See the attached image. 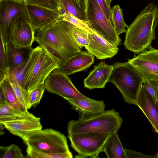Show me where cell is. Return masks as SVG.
Instances as JSON below:
<instances>
[{"label":"cell","mask_w":158,"mask_h":158,"mask_svg":"<svg viewBox=\"0 0 158 158\" xmlns=\"http://www.w3.org/2000/svg\"><path fill=\"white\" fill-rule=\"evenodd\" d=\"M75 27L60 19L39 30L35 41L46 47L62 63L81 51L74 36Z\"/></svg>","instance_id":"obj_1"},{"label":"cell","mask_w":158,"mask_h":158,"mask_svg":"<svg viewBox=\"0 0 158 158\" xmlns=\"http://www.w3.org/2000/svg\"><path fill=\"white\" fill-rule=\"evenodd\" d=\"M158 21V8L155 4H147L127 28L123 45L135 54L152 48L156 39Z\"/></svg>","instance_id":"obj_2"},{"label":"cell","mask_w":158,"mask_h":158,"mask_svg":"<svg viewBox=\"0 0 158 158\" xmlns=\"http://www.w3.org/2000/svg\"><path fill=\"white\" fill-rule=\"evenodd\" d=\"M61 62L45 47L39 45L33 48L26 64L23 89L29 94L44 81L49 75L58 69Z\"/></svg>","instance_id":"obj_3"},{"label":"cell","mask_w":158,"mask_h":158,"mask_svg":"<svg viewBox=\"0 0 158 158\" xmlns=\"http://www.w3.org/2000/svg\"><path fill=\"white\" fill-rule=\"evenodd\" d=\"M123 120L118 112L114 109L90 115H80L77 120H72L68 123V135L91 132H117Z\"/></svg>","instance_id":"obj_4"},{"label":"cell","mask_w":158,"mask_h":158,"mask_svg":"<svg viewBox=\"0 0 158 158\" xmlns=\"http://www.w3.org/2000/svg\"><path fill=\"white\" fill-rule=\"evenodd\" d=\"M108 81L121 93L125 102L137 105L139 94L143 85V77L128 61L115 62Z\"/></svg>","instance_id":"obj_5"},{"label":"cell","mask_w":158,"mask_h":158,"mask_svg":"<svg viewBox=\"0 0 158 158\" xmlns=\"http://www.w3.org/2000/svg\"><path fill=\"white\" fill-rule=\"evenodd\" d=\"M23 140L27 147L40 152L58 154L70 151L66 137L51 128L37 131Z\"/></svg>","instance_id":"obj_6"},{"label":"cell","mask_w":158,"mask_h":158,"mask_svg":"<svg viewBox=\"0 0 158 158\" xmlns=\"http://www.w3.org/2000/svg\"><path fill=\"white\" fill-rule=\"evenodd\" d=\"M90 29L109 42L118 46L122 40L110 20L105 16L97 0H88L85 14Z\"/></svg>","instance_id":"obj_7"},{"label":"cell","mask_w":158,"mask_h":158,"mask_svg":"<svg viewBox=\"0 0 158 158\" xmlns=\"http://www.w3.org/2000/svg\"><path fill=\"white\" fill-rule=\"evenodd\" d=\"M110 133L91 132L68 135L71 146L77 154L78 158H99Z\"/></svg>","instance_id":"obj_8"},{"label":"cell","mask_w":158,"mask_h":158,"mask_svg":"<svg viewBox=\"0 0 158 158\" xmlns=\"http://www.w3.org/2000/svg\"><path fill=\"white\" fill-rule=\"evenodd\" d=\"M20 16L30 23L23 0H0V33L5 43L8 42L10 27L14 18Z\"/></svg>","instance_id":"obj_9"},{"label":"cell","mask_w":158,"mask_h":158,"mask_svg":"<svg viewBox=\"0 0 158 158\" xmlns=\"http://www.w3.org/2000/svg\"><path fill=\"white\" fill-rule=\"evenodd\" d=\"M44 85L48 92L64 98L82 99L87 98L77 89L68 76L57 69L49 75L44 81Z\"/></svg>","instance_id":"obj_10"},{"label":"cell","mask_w":158,"mask_h":158,"mask_svg":"<svg viewBox=\"0 0 158 158\" xmlns=\"http://www.w3.org/2000/svg\"><path fill=\"white\" fill-rule=\"evenodd\" d=\"M128 62L143 77L158 81V50L153 48L138 53Z\"/></svg>","instance_id":"obj_11"},{"label":"cell","mask_w":158,"mask_h":158,"mask_svg":"<svg viewBox=\"0 0 158 158\" xmlns=\"http://www.w3.org/2000/svg\"><path fill=\"white\" fill-rule=\"evenodd\" d=\"M40 118L35 116L27 110L24 116L2 123L11 134L23 139L34 132L42 129Z\"/></svg>","instance_id":"obj_12"},{"label":"cell","mask_w":158,"mask_h":158,"mask_svg":"<svg viewBox=\"0 0 158 158\" xmlns=\"http://www.w3.org/2000/svg\"><path fill=\"white\" fill-rule=\"evenodd\" d=\"M35 30L20 16L14 19L10 27L8 42L20 47H31L35 41Z\"/></svg>","instance_id":"obj_13"},{"label":"cell","mask_w":158,"mask_h":158,"mask_svg":"<svg viewBox=\"0 0 158 158\" xmlns=\"http://www.w3.org/2000/svg\"><path fill=\"white\" fill-rule=\"evenodd\" d=\"M25 6L30 24L35 31L43 28L63 17L58 10L25 3Z\"/></svg>","instance_id":"obj_14"},{"label":"cell","mask_w":158,"mask_h":158,"mask_svg":"<svg viewBox=\"0 0 158 158\" xmlns=\"http://www.w3.org/2000/svg\"><path fill=\"white\" fill-rule=\"evenodd\" d=\"M88 37L89 44L85 48L97 58L102 60L111 58L118 53V46L109 42L93 31L88 32Z\"/></svg>","instance_id":"obj_15"},{"label":"cell","mask_w":158,"mask_h":158,"mask_svg":"<svg viewBox=\"0 0 158 158\" xmlns=\"http://www.w3.org/2000/svg\"><path fill=\"white\" fill-rule=\"evenodd\" d=\"M7 72L18 70L25 65L32 49L31 47H20L12 43H5ZM7 75V74H6Z\"/></svg>","instance_id":"obj_16"},{"label":"cell","mask_w":158,"mask_h":158,"mask_svg":"<svg viewBox=\"0 0 158 158\" xmlns=\"http://www.w3.org/2000/svg\"><path fill=\"white\" fill-rule=\"evenodd\" d=\"M94 56L88 51H81L61 63L57 69L67 76L85 70L94 62Z\"/></svg>","instance_id":"obj_17"},{"label":"cell","mask_w":158,"mask_h":158,"mask_svg":"<svg viewBox=\"0 0 158 158\" xmlns=\"http://www.w3.org/2000/svg\"><path fill=\"white\" fill-rule=\"evenodd\" d=\"M113 69V65H108L103 61L100 62L94 66L84 80V87L89 89L104 88Z\"/></svg>","instance_id":"obj_18"},{"label":"cell","mask_w":158,"mask_h":158,"mask_svg":"<svg viewBox=\"0 0 158 158\" xmlns=\"http://www.w3.org/2000/svg\"><path fill=\"white\" fill-rule=\"evenodd\" d=\"M137 106L147 117L153 130L158 133V103L155 104L143 85L139 94Z\"/></svg>","instance_id":"obj_19"},{"label":"cell","mask_w":158,"mask_h":158,"mask_svg":"<svg viewBox=\"0 0 158 158\" xmlns=\"http://www.w3.org/2000/svg\"><path fill=\"white\" fill-rule=\"evenodd\" d=\"M64 98L74 110L78 113L79 116L95 114L105 111L106 105L103 100H96L88 97L82 99Z\"/></svg>","instance_id":"obj_20"},{"label":"cell","mask_w":158,"mask_h":158,"mask_svg":"<svg viewBox=\"0 0 158 158\" xmlns=\"http://www.w3.org/2000/svg\"><path fill=\"white\" fill-rule=\"evenodd\" d=\"M102 152L108 158H126L125 149L117 132L111 134L105 144Z\"/></svg>","instance_id":"obj_21"},{"label":"cell","mask_w":158,"mask_h":158,"mask_svg":"<svg viewBox=\"0 0 158 158\" xmlns=\"http://www.w3.org/2000/svg\"><path fill=\"white\" fill-rule=\"evenodd\" d=\"M0 87L3 91L6 102L19 112L25 113L27 110L25 109L19 102L13 87L6 78L0 83Z\"/></svg>","instance_id":"obj_22"},{"label":"cell","mask_w":158,"mask_h":158,"mask_svg":"<svg viewBox=\"0 0 158 158\" xmlns=\"http://www.w3.org/2000/svg\"><path fill=\"white\" fill-rule=\"evenodd\" d=\"M110 20L118 35L126 32V28H127L128 26L124 21L123 10L119 5L114 6L111 9Z\"/></svg>","instance_id":"obj_23"},{"label":"cell","mask_w":158,"mask_h":158,"mask_svg":"<svg viewBox=\"0 0 158 158\" xmlns=\"http://www.w3.org/2000/svg\"><path fill=\"white\" fill-rule=\"evenodd\" d=\"M25 113L19 112L6 102L0 103V123L23 117Z\"/></svg>","instance_id":"obj_24"},{"label":"cell","mask_w":158,"mask_h":158,"mask_svg":"<svg viewBox=\"0 0 158 158\" xmlns=\"http://www.w3.org/2000/svg\"><path fill=\"white\" fill-rule=\"evenodd\" d=\"M26 157L30 158H72V152L68 151L61 153L54 154L43 152L27 147Z\"/></svg>","instance_id":"obj_25"},{"label":"cell","mask_w":158,"mask_h":158,"mask_svg":"<svg viewBox=\"0 0 158 158\" xmlns=\"http://www.w3.org/2000/svg\"><path fill=\"white\" fill-rule=\"evenodd\" d=\"M0 157L1 158H24L21 149L13 144L7 146H0Z\"/></svg>","instance_id":"obj_26"},{"label":"cell","mask_w":158,"mask_h":158,"mask_svg":"<svg viewBox=\"0 0 158 158\" xmlns=\"http://www.w3.org/2000/svg\"><path fill=\"white\" fill-rule=\"evenodd\" d=\"M62 14L69 12L78 18L86 20L85 15L81 12L75 6L73 0H59Z\"/></svg>","instance_id":"obj_27"},{"label":"cell","mask_w":158,"mask_h":158,"mask_svg":"<svg viewBox=\"0 0 158 158\" xmlns=\"http://www.w3.org/2000/svg\"><path fill=\"white\" fill-rule=\"evenodd\" d=\"M0 83L5 78L7 72V64L5 42L0 36Z\"/></svg>","instance_id":"obj_28"},{"label":"cell","mask_w":158,"mask_h":158,"mask_svg":"<svg viewBox=\"0 0 158 158\" xmlns=\"http://www.w3.org/2000/svg\"><path fill=\"white\" fill-rule=\"evenodd\" d=\"M26 4L38 6L60 10L61 13L59 0H23ZM62 14V13H61Z\"/></svg>","instance_id":"obj_29"},{"label":"cell","mask_w":158,"mask_h":158,"mask_svg":"<svg viewBox=\"0 0 158 158\" xmlns=\"http://www.w3.org/2000/svg\"><path fill=\"white\" fill-rule=\"evenodd\" d=\"M46 89L44 83L39 85L29 94V104L30 107L39 104Z\"/></svg>","instance_id":"obj_30"},{"label":"cell","mask_w":158,"mask_h":158,"mask_svg":"<svg viewBox=\"0 0 158 158\" xmlns=\"http://www.w3.org/2000/svg\"><path fill=\"white\" fill-rule=\"evenodd\" d=\"M26 64L18 70L8 72L5 77L10 83H17L24 90L23 81Z\"/></svg>","instance_id":"obj_31"},{"label":"cell","mask_w":158,"mask_h":158,"mask_svg":"<svg viewBox=\"0 0 158 158\" xmlns=\"http://www.w3.org/2000/svg\"><path fill=\"white\" fill-rule=\"evenodd\" d=\"M63 19L88 32L93 31L89 27L86 20L80 19L69 12H66L63 14Z\"/></svg>","instance_id":"obj_32"},{"label":"cell","mask_w":158,"mask_h":158,"mask_svg":"<svg viewBox=\"0 0 158 158\" xmlns=\"http://www.w3.org/2000/svg\"><path fill=\"white\" fill-rule=\"evenodd\" d=\"M143 86L152 97L156 104L158 103V81L150 79L144 80Z\"/></svg>","instance_id":"obj_33"},{"label":"cell","mask_w":158,"mask_h":158,"mask_svg":"<svg viewBox=\"0 0 158 158\" xmlns=\"http://www.w3.org/2000/svg\"><path fill=\"white\" fill-rule=\"evenodd\" d=\"M74 35L78 45L81 48L89 45V41L88 32L75 27L74 30Z\"/></svg>","instance_id":"obj_34"},{"label":"cell","mask_w":158,"mask_h":158,"mask_svg":"<svg viewBox=\"0 0 158 158\" xmlns=\"http://www.w3.org/2000/svg\"><path fill=\"white\" fill-rule=\"evenodd\" d=\"M101 9L109 20H110L111 9L110 4L106 0H97Z\"/></svg>","instance_id":"obj_35"},{"label":"cell","mask_w":158,"mask_h":158,"mask_svg":"<svg viewBox=\"0 0 158 158\" xmlns=\"http://www.w3.org/2000/svg\"><path fill=\"white\" fill-rule=\"evenodd\" d=\"M126 158H155V156H151L139 152L125 149Z\"/></svg>","instance_id":"obj_36"},{"label":"cell","mask_w":158,"mask_h":158,"mask_svg":"<svg viewBox=\"0 0 158 158\" xmlns=\"http://www.w3.org/2000/svg\"><path fill=\"white\" fill-rule=\"evenodd\" d=\"M73 1L77 8L85 15L88 0H73Z\"/></svg>","instance_id":"obj_37"},{"label":"cell","mask_w":158,"mask_h":158,"mask_svg":"<svg viewBox=\"0 0 158 158\" xmlns=\"http://www.w3.org/2000/svg\"><path fill=\"white\" fill-rule=\"evenodd\" d=\"M6 102L5 97L3 91L0 87V103Z\"/></svg>","instance_id":"obj_38"},{"label":"cell","mask_w":158,"mask_h":158,"mask_svg":"<svg viewBox=\"0 0 158 158\" xmlns=\"http://www.w3.org/2000/svg\"><path fill=\"white\" fill-rule=\"evenodd\" d=\"M5 126L2 123H0V135L3 134L4 133V128Z\"/></svg>","instance_id":"obj_39"},{"label":"cell","mask_w":158,"mask_h":158,"mask_svg":"<svg viewBox=\"0 0 158 158\" xmlns=\"http://www.w3.org/2000/svg\"><path fill=\"white\" fill-rule=\"evenodd\" d=\"M155 158H158V152L156 154L155 156Z\"/></svg>","instance_id":"obj_40"},{"label":"cell","mask_w":158,"mask_h":158,"mask_svg":"<svg viewBox=\"0 0 158 158\" xmlns=\"http://www.w3.org/2000/svg\"><path fill=\"white\" fill-rule=\"evenodd\" d=\"M108 2H109V3H110V2H111V1L112 0H106Z\"/></svg>","instance_id":"obj_41"}]
</instances>
